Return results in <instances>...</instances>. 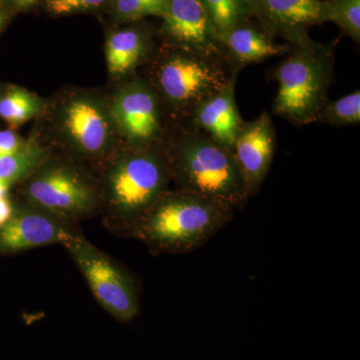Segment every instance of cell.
<instances>
[{
	"label": "cell",
	"instance_id": "cell-1",
	"mask_svg": "<svg viewBox=\"0 0 360 360\" xmlns=\"http://www.w3.org/2000/svg\"><path fill=\"white\" fill-rule=\"evenodd\" d=\"M161 148L177 188L236 210L248 200L245 180L231 151L187 122H175Z\"/></svg>",
	"mask_w": 360,
	"mask_h": 360
},
{
	"label": "cell",
	"instance_id": "cell-2",
	"mask_svg": "<svg viewBox=\"0 0 360 360\" xmlns=\"http://www.w3.org/2000/svg\"><path fill=\"white\" fill-rule=\"evenodd\" d=\"M172 180L162 148H127L111 160L98 184L103 221L122 236L168 189Z\"/></svg>",
	"mask_w": 360,
	"mask_h": 360
},
{
	"label": "cell",
	"instance_id": "cell-3",
	"mask_svg": "<svg viewBox=\"0 0 360 360\" xmlns=\"http://www.w3.org/2000/svg\"><path fill=\"white\" fill-rule=\"evenodd\" d=\"M234 212L198 195L167 189L135 222L127 238L155 253L191 252L207 243L233 219Z\"/></svg>",
	"mask_w": 360,
	"mask_h": 360
},
{
	"label": "cell",
	"instance_id": "cell-4",
	"mask_svg": "<svg viewBox=\"0 0 360 360\" xmlns=\"http://www.w3.org/2000/svg\"><path fill=\"white\" fill-rule=\"evenodd\" d=\"M338 41L321 44L307 39L290 51L274 70L278 84L272 115L297 127L314 123L329 101Z\"/></svg>",
	"mask_w": 360,
	"mask_h": 360
},
{
	"label": "cell",
	"instance_id": "cell-5",
	"mask_svg": "<svg viewBox=\"0 0 360 360\" xmlns=\"http://www.w3.org/2000/svg\"><path fill=\"white\" fill-rule=\"evenodd\" d=\"M149 82L175 122H186L202 101L238 77L224 63L165 46Z\"/></svg>",
	"mask_w": 360,
	"mask_h": 360
},
{
	"label": "cell",
	"instance_id": "cell-6",
	"mask_svg": "<svg viewBox=\"0 0 360 360\" xmlns=\"http://www.w3.org/2000/svg\"><path fill=\"white\" fill-rule=\"evenodd\" d=\"M20 184L26 202L66 221L78 224L99 212L98 184L68 161L49 158Z\"/></svg>",
	"mask_w": 360,
	"mask_h": 360
},
{
	"label": "cell",
	"instance_id": "cell-7",
	"mask_svg": "<svg viewBox=\"0 0 360 360\" xmlns=\"http://www.w3.org/2000/svg\"><path fill=\"white\" fill-rule=\"evenodd\" d=\"M63 246L108 314L122 322L132 321L139 314V286L122 264L92 245L82 232Z\"/></svg>",
	"mask_w": 360,
	"mask_h": 360
},
{
	"label": "cell",
	"instance_id": "cell-8",
	"mask_svg": "<svg viewBox=\"0 0 360 360\" xmlns=\"http://www.w3.org/2000/svg\"><path fill=\"white\" fill-rule=\"evenodd\" d=\"M110 111L116 129L129 148L160 146L165 134L162 105L148 80L136 77L125 84Z\"/></svg>",
	"mask_w": 360,
	"mask_h": 360
},
{
	"label": "cell",
	"instance_id": "cell-9",
	"mask_svg": "<svg viewBox=\"0 0 360 360\" xmlns=\"http://www.w3.org/2000/svg\"><path fill=\"white\" fill-rule=\"evenodd\" d=\"M160 33L165 46L225 63L219 33L200 0H167Z\"/></svg>",
	"mask_w": 360,
	"mask_h": 360
},
{
	"label": "cell",
	"instance_id": "cell-10",
	"mask_svg": "<svg viewBox=\"0 0 360 360\" xmlns=\"http://www.w3.org/2000/svg\"><path fill=\"white\" fill-rule=\"evenodd\" d=\"M79 232L77 224L23 201L13 205L11 219L0 226V252L18 253L44 245H65Z\"/></svg>",
	"mask_w": 360,
	"mask_h": 360
},
{
	"label": "cell",
	"instance_id": "cell-11",
	"mask_svg": "<svg viewBox=\"0 0 360 360\" xmlns=\"http://www.w3.org/2000/svg\"><path fill=\"white\" fill-rule=\"evenodd\" d=\"M59 120L61 131L75 155L89 160H99L108 155L113 120L96 99L73 97L63 106Z\"/></svg>",
	"mask_w": 360,
	"mask_h": 360
},
{
	"label": "cell",
	"instance_id": "cell-12",
	"mask_svg": "<svg viewBox=\"0 0 360 360\" xmlns=\"http://www.w3.org/2000/svg\"><path fill=\"white\" fill-rule=\"evenodd\" d=\"M248 16L271 39L292 46L309 39L312 26L321 25V0H245Z\"/></svg>",
	"mask_w": 360,
	"mask_h": 360
},
{
	"label": "cell",
	"instance_id": "cell-13",
	"mask_svg": "<svg viewBox=\"0 0 360 360\" xmlns=\"http://www.w3.org/2000/svg\"><path fill=\"white\" fill-rule=\"evenodd\" d=\"M276 142V127L269 112H262L252 122H243L239 130L231 153L250 198L258 193L269 174Z\"/></svg>",
	"mask_w": 360,
	"mask_h": 360
},
{
	"label": "cell",
	"instance_id": "cell-14",
	"mask_svg": "<svg viewBox=\"0 0 360 360\" xmlns=\"http://www.w3.org/2000/svg\"><path fill=\"white\" fill-rule=\"evenodd\" d=\"M236 77L206 98L193 111L187 123L231 151L245 120L236 101Z\"/></svg>",
	"mask_w": 360,
	"mask_h": 360
},
{
	"label": "cell",
	"instance_id": "cell-15",
	"mask_svg": "<svg viewBox=\"0 0 360 360\" xmlns=\"http://www.w3.org/2000/svg\"><path fill=\"white\" fill-rule=\"evenodd\" d=\"M219 39L224 47L225 63L236 75L248 65L276 56H285L290 51V45L279 44L271 39L251 20L222 33Z\"/></svg>",
	"mask_w": 360,
	"mask_h": 360
},
{
	"label": "cell",
	"instance_id": "cell-16",
	"mask_svg": "<svg viewBox=\"0 0 360 360\" xmlns=\"http://www.w3.org/2000/svg\"><path fill=\"white\" fill-rule=\"evenodd\" d=\"M151 33L139 25L120 28L111 32L105 45L108 70L115 77L129 75L149 56Z\"/></svg>",
	"mask_w": 360,
	"mask_h": 360
},
{
	"label": "cell",
	"instance_id": "cell-17",
	"mask_svg": "<svg viewBox=\"0 0 360 360\" xmlns=\"http://www.w3.org/2000/svg\"><path fill=\"white\" fill-rule=\"evenodd\" d=\"M49 158V151L37 139L25 141L20 150L0 160V184L8 188L20 184Z\"/></svg>",
	"mask_w": 360,
	"mask_h": 360
},
{
	"label": "cell",
	"instance_id": "cell-18",
	"mask_svg": "<svg viewBox=\"0 0 360 360\" xmlns=\"http://www.w3.org/2000/svg\"><path fill=\"white\" fill-rule=\"evenodd\" d=\"M41 110V99L22 87H9L0 96V118L11 129H16L30 122Z\"/></svg>",
	"mask_w": 360,
	"mask_h": 360
},
{
	"label": "cell",
	"instance_id": "cell-19",
	"mask_svg": "<svg viewBox=\"0 0 360 360\" xmlns=\"http://www.w3.org/2000/svg\"><path fill=\"white\" fill-rule=\"evenodd\" d=\"M321 23L333 22L343 34L360 42V0H321Z\"/></svg>",
	"mask_w": 360,
	"mask_h": 360
},
{
	"label": "cell",
	"instance_id": "cell-20",
	"mask_svg": "<svg viewBox=\"0 0 360 360\" xmlns=\"http://www.w3.org/2000/svg\"><path fill=\"white\" fill-rule=\"evenodd\" d=\"M314 123L335 127L359 125L360 123V91L354 90L335 101H328L315 117Z\"/></svg>",
	"mask_w": 360,
	"mask_h": 360
},
{
	"label": "cell",
	"instance_id": "cell-21",
	"mask_svg": "<svg viewBox=\"0 0 360 360\" xmlns=\"http://www.w3.org/2000/svg\"><path fill=\"white\" fill-rule=\"evenodd\" d=\"M200 2L219 35L250 20L245 0H200Z\"/></svg>",
	"mask_w": 360,
	"mask_h": 360
},
{
	"label": "cell",
	"instance_id": "cell-22",
	"mask_svg": "<svg viewBox=\"0 0 360 360\" xmlns=\"http://www.w3.org/2000/svg\"><path fill=\"white\" fill-rule=\"evenodd\" d=\"M167 0H110L111 13L118 22H136L149 16L162 18Z\"/></svg>",
	"mask_w": 360,
	"mask_h": 360
},
{
	"label": "cell",
	"instance_id": "cell-23",
	"mask_svg": "<svg viewBox=\"0 0 360 360\" xmlns=\"http://www.w3.org/2000/svg\"><path fill=\"white\" fill-rule=\"evenodd\" d=\"M108 4L110 0H44L45 11L54 16L92 13Z\"/></svg>",
	"mask_w": 360,
	"mask_h": 360
},
{
	"label": "cell",
	"instance_id": "cell-24",
	"mask_svg": "<svg viewBox=\"0 0 360 360\" xmlns=\"http://www.w3.org/2000/svg\"><path fill=\"white\" fill-rule=\"evenodd\" d=\"M25 142L13 129L0 130V160L20 150Z\"/></svg>",
	"mask_w": 360,
	"mask_h": 360
},
{
	"label": "cell",
	"instance_id": "cell-25",
	"mask_svg": "<svg viewBox=\"0 0 360 360\" xmlns=\"http://www.w3.org/2000/svg\"><path fill=\"white\" fill-rule=\"evenodd\" d=\"M41 0H6L4 6H7L11 11H30L34 8L35 6H39Z\"/></svg>",
	"mask_w": 360,
	"mask_h": 360
},
{
	"label": "cell",
	"instance_id": "cell-26",
	"mask_svg": "<svg viewBox=\"0 0 360 360\" xmlns=\"http://www.w3.org/2000/svg\"><path fill=\"white\" fill-rule=\"evenodd\" d=\"M13 212V205L8 196L0 198V226L11 219Z\"/></svg>",
	"mask_w": 360,
	"mask_h": 360
},
{
	"label": "cell",
	"instance_id": "cell-27",
	"mask_svg": "<svg viewBox=\"0 0 360 360\" xmlns=\"http://www.w3.org/2000/svg\"><path fill=\"white\" fill-rule=\"evenodd\" d=\"M7 20V13L4 11V9L0 8V32L4 30V26L6 25Z\"/></svg>",
	"mask_w": 360,
	"mask_h": 360
},
{
	"label": "cell",
	"instance_id": "cell-28",
	"mask_svg": "<svg viewBox=\"0 0 360 360\" xmlns=\"http://www.w3.org/2000/svg\"><path fill=\"white\" fill-rule=\"evenodd\" d=\"M9 189L11 188H8V187L0 184V198L7 196V193H8Z\"/></svg>",
	"mask_w": 360,
	"mask_h": 360
},
{
	"label": "cell",
	"instance_id": "cell-29",
	"mask_svg": "<svg viewBox=\"0 0 360 360\" xmlns=\"http://www.w3.org/2000/svg\"><path fill=\"white\" fill-rule=\"evenodd\" d=\"M4 1H6V0H0V8L2 9V7H4Z\"/></svg>",
	"mask_w": 360,
	"mask_h": 360
}]
</instances>
